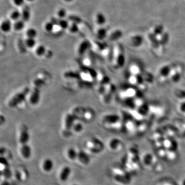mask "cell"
<instances>
[{"label":"cell","instance_id":"cell-1","mask_svg":"<svg viewBox=\"0 0 185 185\" xmlns=\"http://www.w3.org/2000/svg\"><path fill=\"white\" fill-rule=\"evenodd\" d=\"M30 91L29 87H25L21 91L16 93L8 102V107L11 108H17L25 101L28 95H30Z\"/></svg>","mask_w":185,"mask_h":185},{"label":"cell","instance_id":"cell-2","mask_svg":"<svg viewBox=\"0 0 185 185\" xmlns=\"http://www.w3.org/2000/svg\"><path fill=\"white\" fill-rule=\"evenodd\" d=\"M76 119H77V117L74 113L67 114L65 116L64 121L65 132H71V131L73 129L74 124L76 122Z\"/></svg>","mask_w":185,"mask_h":185},{"label":"cell","instance_id":"cell-3","mask_svg":"<svg viewBox=\"0 0 185 185\" xmlns=\"http://www.w3.org/2000/svg\"><path fill=\"white\" fill-rule=\"evenodd\" d=\"M30 135L28 129L25 126L21 127L19 136V142L21 145L28 144L30 140Z\"/></svg>","mask_w":185,"mask_h":185},{"label":"cell","instance_id":"cell-4","mask_svg":"<svg viewBox=\"0 0 185 185\" xmlns=\"http://www.w3.org/2000/svg\"><path fill=\"white\" fill-rule=\"evenodd\" d=\"M30 102L31 105H37L39 103L40 99V89L34 87L33 91L30 94Z\"/></svg>","mask_w":185,"mask_h":185},{"label":"cell","instance_id":"cell-5","mask_svg":"<svg viewBox=\"0 0 185 185\" xmlns=\"http://www.w3.org/2000/svg\"><path fill=\"white\" fill-rule=\"evenodd\" d=\"M87 147L89 148L90 150L92 152V153H99L100 150H101L99 148H98L99 147L103 148L102 143L99 140L96 138H94L89 140V142L87 143Z\"/></svg>","mask_w":185,"mask_h":185},{"label":"cell","instance_id":"cell-6","mask_svg":"<svg viewBox=\"0 0 185 185\" xmlns=\"http://www.w3.org/2000/svg\"><path fill=\"white\" fill-rule=\"evenodd\" d=\"M51 21H52L55 25L59 26L62 30H67L70 27L69 22L67 20L65 19H59L58 17L56 18L54 17L51 19Z\"/></svg>","mask_w":185,"mask_h":185},{"label":"cell","instance_id":"cell-7","mask_svg":"<svg viewBox=\"0 0 185 185\" xmlns=\"http://www.w3.org/2000/svg\"><path fill=\"white\" fill-rule=\"evenodd\" d=\"M71 173H72V169L70 167L68 166L63 167L60 172V180L62 182H66L70 177Z\"/></svg>","mask_w":185,"mask_h":185},{"label":"cell","instance_id":"cell-8","mask_svg":"<svg viewBox=\"0 0 185 185\" xmlns=\"http://www.w3.org/2000/svg\"><path fill=\"white\" fill-rule=\"evenodd\" d=\"M20 153L22 156L25 159H28L30 158L32 155L31 147L28 144L21 145Z\"/></svg>","mask_w":185,"mask_h":185},{"label":"cell","instance_id":"cell-9","mask_svg":"<svg viewBox=\"0 0 185 185\" xmlns=\"http://www.w3.org/2000/svg\"><path fill=\"white\" fill-rule=\"evenodd\" d=\"M77 159H78L79 162L84 165H87L91 161V158L89 157V155L83 150L78 151Z\"/></svg>","mask_w":185,"mask_h":185},{"label":"cell","instance_id":"cell-10","mask_svg":"<svg viewBox=\"0 0 185 185\" xmlns=\"http://www.w3.org/2000/svg\"><path fill=\"white\" fill-rule=\"evenodd\" d=\"M119 117L116 114H108L102 119V122L107 124H114L119 121Z\"/></svg>","mask_w":185,"mask_h":185},{"label":"cell","instance_id":"cell-11","mask_svg":"<svg viewBox=\"0 0 185 185\" xmlns=\"http://www.w3.org/2000/svg\"><path fill=\"white\" fill-rule=\"evenodd\" d=\"M94 117V113L90 109L83 108L79 119H82L85 121H90Z\"/></svg>","mask_w":185,"mask_h":185},{"label":"cell","instance_id":"cell-12","mask_svg":"<svg viewBox=\"0 0 185 185\" xmlns=\"http://www.w3.org/2000/svg\"><path fill=\"white\" fill-rule=\"evenodd\" d=\"M54 167V163L52 159L47 158L44 160L42 162V168L45 172H50Z\"/></svg>","mask_w":185,"mask_h":185},{"label":"cell","instance_id":"cell-13","mask_svg":"<svg viewBox=\"0 0 185 185\" xmlns=\"http://www.w3.org/2000/svg\"><path fill=\"white\" fill-rule=\"evenodd\" d=\"M31 17V11L30 6L26 5L23 6L21 11V19L23 20L25 22H28Z\"/></svg>","mask_w":185,"mask_h":185},{"label":"cell","instance_id":"cell-14","mask_svg":"<svg viewBox=\"0 0 185 185\" xmlns=\"http://www.w3.org/2000/svg\"><path fill=\"white\" fill-rule=\"evenodd\" d=\"M91 44L88 40L83 41L78 48V52L80 55H83L91 47Z\"/></svg>","mask_w":185,"mask_h":185},{"label":"cell","instance_id":"cell-15","mask_svg":"<svg viewBox=\"0 0 185 185\" xmlns=\"http://www.w3.org/2000/svg\"><path fill=\"white\" fill-rule=\"evenodd\" d=\"M12 23L10 20L6 19L4 20L1 25V29L5 33H7L11 31L12 28Z\"/></svg>","mask_w":185,"mask_h":185},{"label":"cell","instance_id":"cell-16","mask_svg":"<svg viewBox=\"0 0 185 185\" xmlns=\"http://www.w3.org/2000/svg\"><path fill=\"white\" fill-rule=\"evenodd\" d=\"M143 43V38L140 35H136L133 36L131 39V44L134 47L140 46Z\"/></svg>","mask_w":185,"mask_h":185},{"label":"cell","instance_id":"cell-17","mask_svg":"<svg viewBox=\"0 0 185 185\" xmlns=\"http://www.w3.org/2000/svg\"><path fill=\"white\" fill-rule=\"evenodd\" d=\"M108 30L105 27H100L96 32V37L98 40L102 41L107 37Z\"/></svg>","mask_w":185,"mask_h":185},{"label":"cell","instance_id":"cell-18","mask_svg":"<svg viewBox=\"0 0 185 185\" xmlns=\"http://www.w3.org/2000/svg\"><path fill=\"white\" fill-rule=\"evenodd\" d=\"M67 156L70 160L74 161L75 159H77L78 152L75 149L73 148H70L67 150Z\"/></svg>","mask_w":185,"mask_h":185},{"label":"cell","instance_id":"cell-19","mask_svg":"<svg viewBox=\"0 0 185 185\" xmlns=\"http://www.w3.org/2000/svg\"><path fill=\"white\" fill-rule=\"evenodd\" d=\"M46 49L45 46L43 45H40L38 46L35 49V54L39 57H41L42 56L46 55Z\"/></svg>","mask_w":185,"mask_h":185},{"label":"cell","instance_id":"cell-20","mask_svg":"<svg viewBox=\"0 0 185 185\" xmlns=\"http://www.w3.org/2000/svg\"><path fill=\"white\" fill-rule=\"evenodd\" d=\"M25 24V22L23 21V20L20 19L14 22L13 27L16 31L20 32L22 30H23V28H24Z\"/></svg>","mask_w":185,"mask_h":185},{"label":"cell","instance_id":"cell-21","mask_svg":"<svg viewBox=\"0 0 185 185\" xmlns=\"http://www.w3.org/2000/svg\"><path fill=\"white\" fill-rule=\"evenodd\" d=\"M96 19V22L97 23V24L100 26L105 24L107 21V19L105 14L101 12H99L97 14Z\"/></svg>","mask_w":185,"mask_h":185},{"label":"cell","instance_id":"cell-22","mask_svg":"<svg viewBox=\"0 0 185 185\" xmlns=\"http://www.w3.org/2000/svg\"><path fill=\"white\" fill-rule=\"evenodd\" d=\"M46 79L44 78L38 77L35 79L33 80V86L34 87H37L39 89H40L41 87L45 84Z\"/></svg>","mask_w":185,"mask_h":185},{"label":"cell","instance_id":"cell-23","mask_svg":"<svg viewBox=\"0 0 185 185\" xmlns=\"http://www.w3.org/2000/svg\"><path fill=\"white\" fill-rule=\"evenodd\" d=\"M122 33L120 30H116L114 31L110 35L109 39L110 40L116 41L118 40L122 37Z\"/></svg>","mask_w":185,"mask_h":185},{"label":"cell","instance_id":"cell-24","mask_svg":"<svg viewBox=\"0 0 185 185\" xmlns=\"http://www.w3.org/2000/svg\"><path fill=\"white\" fill-rule=\"evenodd\" d=\"M24 42L27 48L30 49H33L36 45V41L35 40V38H27L25 40Z\"/></svg>","mask_w":185,"mask_h":185},{"label":"cell","instance_id":"cell-25","mask_svg":"<svg viewBox=\"0 0 185 185\" xmlns=\"http://www.w3.org/2000/svg\"><path fill=\"white\" fill-rule=\"evenodd\" d=\"M10 17L11 19L14 21L21 19V11L19 10H14L11 13Z\"/></svg>","mask_w":185,"mask_h":185},{"label":"cell","instance_id":"cell-26","mask_svg":"<svg viewBox=\"0 0 185 185\" xmlns=\"http://www.w3.org/2000/svg\"><path fill=\"white\" fill-rule=\"evenodd\" d=\"M17 47H18V49H19L20 52L22 54H24L27 52V48L25 45L24 41L22 40H20L19 41H18Z\"/></svg>","mask_w":185,"mask_h":185},{"label":"cell","instance_id":"cell-27","mask_svg":"<svg viewBox=\"0 0 185 185\" xmlns=\"http://www.w3.org/2000/svg\"><path fill=\"white\" fill-rule=\"evenodd\" d=\"M27 38H35L37 37V32L35 28H30L27 30L26 33Z\"/></svg>","mask_w":185,"mask_h":185},{"label":"cell","instance_id":"cell-28","mask_svg":"<svg viewBox=\"0 0 185 185\" xmlns=\"http://www.w3.org/2000/svg\"><path fill=\"white\" fill-rule=\"evenodd\" d=\"M83 126L81 122H75L74 124L72 130L74 131L76 133H79L83 130Z\"/></svg>","mask_w":185,"mask_h":185},{"label":"cell","instance_id":"cell-29","mask_svg":"<svg viewBox=\"0 0 185 185\" xmlns=\"http://www.w3.org/2000/svg\"><path fill=\"white\" fill-rule=\"evenodd\" d=\"M55 25L54 24V23H53L52 21H50L45 23V24L44 25V28L46 32L48 33H51L54 30Z\"/></svg>","mask_w":185,"mask_h":185},{"label":"cell","instance_id":"cell-30","mask_svg":"<svg viewBox=\"0 0 185 185\" xmlns=\"http://www.w3.org/2000/svg\"><path fill=\"white\" fill-rule=\"evenodd\" d=\"M69 30L71 33H77L78 32L79 28L78 24L72 22V24L70 25L69 27Z\"/></svg>","mask_w":185,"mask_h":185},{"label":"cell","instance_id":"cell-31","mask_svg":"<svg viewBox=\"0 0 185 185\" xmlns=\"http://www.w3.org/2000/svg\"><path fill=\"white\" fill-rule=\"evenodd\" d=\"M1 171L2 172V174H3L4 177H5L6 179L11 178V172L8 167L1 170Z\"/></svg>","mask_w":185,"mask_h":185},{"label":"cell","instance_id":"cell-32","mask_svg":"<svg viewBox=\"0 0 185 185\" xmlns=\"http://www.w3.org/2000/svg\"><path fill=\"white\" fill-rule=\"evenodd\" d=\"M67 11L64 8L60 9L57 12V16L59 19H64L67 16Z\"/></svg>","mask_w":185,"mask_h":185},{"label":"cell","instance_id":"cell-33","mask_svg":"<svg viewBox=\"0 0 185 185\" xmlns=\"http://www.w3.org/2000/svg\"><path fill=\"white\" fill-rule=\"evenodd\" d=\"M163 31H164L163 26L161 25H157L154 29V33L156 35H162Z\"/></svg>","mask_w":185,"mask_h":185},{"label":"cell","instance_id":"cell-34","mask_svg":"<svg viewBox=\"0 0 185 185\" xmlns=\"http://www.w3.org/2000/svg\"><path fill=\"white\" fill-rule=\"evenodd\" d=\"M118 143V140L116 138L113 139V140H110V143H109V146H110L111 149H115L117 147V145Z\"/></svg>","mask_w":185,"mask_h":185},{"label":"cell","instance_id":"cell-35","mask_svg":"<svg viewBox=\"0 0 185 185\" xmlns=\"http://www.w3.org/2000/svg\"><path fill=\"white\" fill-rule=\"evenodd\" d=\"M13 2L15 5L21 7L24 5L25 0H13Z\"/></svg>","mask_w":185,"mask_h":185},{"label":"cell","instance_id":"cell-36","mask_svg":"<svg viewBox=\"0 0 185 185\" xmlns=\"http://www.w3.org/2000/svg\"><path fill=\"white\" fill-rule=\"evenodd\" d=\"M1 185H11L10 183L8 182V181H7V180H5V181H4V182H2V183H1Z\"/></svg>","mask_w":185,"mask_h":185},{"label":"cell","instance_id":"cell-37","mask_svg":"<svg viewBox=\"0 0 185 185\" xmlns=\"http://www.w3.org/2000/svg\"><path fill=\"white\" fill-rule=\"evenodd\" d=\"M66 2H67V3H70V2H71L72 1H73V0H64Z\"/></svg>","mask_w":185,"mask_h":185},{"label":"cell","instance_id":"cell-38","mask_svg":"<svg viewBox=\"0 0 185 185\" xmlns=\"http://www.w3.org/2000/svg\"><path fill=\"white\" fill-rule=\"evenodd\" d=\"M27 1H28V2H33V1H35V0H26Z\"/></svg>","mask_w":185,"mask_h":185},{"label":"cell","instance_id":"cell-39","mask_svg":"<svg viewBox=\"0 0 185 185\" xmlns=\"http://www.w3.org/2000/svg\"><path fill=\"white\" fill-rule=\"evenodd\" d=\"M73 185H77V184H73Z\"/></svg>","mask_w":185,"mask_h":185}]
</instances>
